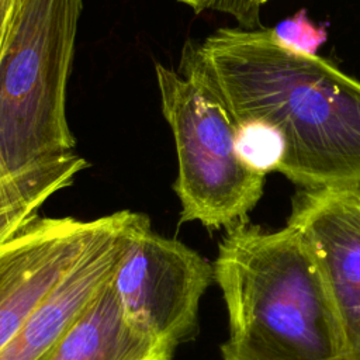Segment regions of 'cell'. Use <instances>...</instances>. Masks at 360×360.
<instances>
[{
  "instance_id": "2",
  "label": "cell",
  "mask_w": 360,
  "mask_h": 360,
  "mask_svg": "<svg viewBox=\"0 0 360 360\" xmlns=\"http://www.w3.org/2000/svg\"><path fill=\"white\" fill-rule=\"evenodd\" d=\"M214 263L228 312L221 352L259 360H340L343 342L318 263L288 224L226 228Z\"/></svg>"
},
{
  "instance_id": "4",
  "label": "cell",
  "mask_w": 360,
  "mask_h": 360,
  "mask_svg": "<svg viewBox=\"0 0 360 360\" xmlns=\"http://www.w3.org/2000/svg\"><path fill=\"white\" fill-rule=\"evenodd\" d=\"M162 112L176 145L173 184L181 222L228 228L248 219L263 195L264 177L249 169L235 148V124L218 98L195 80L155 65Z\"/></svg>"
},
{
  "instance_id": "10",
  "label": "cell",
  "mask_w": 360,
  "mask_h": 360,
  "mask_svg": "<svg viewBox=\"0 0 360 360\" xmlns=\"http://www.w3.org/2000/svg\"><path fill=\"white\" fill-rule=\"evenodd\" d=\"M87 166L86 159L73 150L53 156L45 172L30 188L0 207V245L34 218L48 198L70 186Z\"/></svg>"
},
{
  "instance_id": "7",
  "label": "cell",
  "mask_w": 360,
  "mask_h": 360,
  "mask_svg": "<svg viewBox=\"0 0 360 360\" xmlns=\"http://www.w3.org/2000/svg\"><path fill=\"white\" fill-rule=\"evenodd\" d=\"M287 224L302 235L321 270L340 328V360H360V186L301 188Z\"/></svg>"
},
{
  "instance_id": "15",
  "label": "cell",
  "mask_w": 360,
  "mask_h": 360,
  "mask_svg": "<svg viewBox=\"0 0 360 360\" xmlns=\"http://www.w3.org/2000/svg\"><path fill=\"white\" fill-rule=\"evenodd\" d=\"M21 0H0V52Z\"/></svg>"
},
{
  "instance_id": "12",
  "label": "cell",
  "mask_w": 360,
  "mask_h": 360,
  "mask_svg": "<svg viewBox=\"0 0 360 360\" xmlns=\"http://www.w3.org/2000/svg\"><path fill=\"white\" fill-rule=\"evenodd\" d=\"M270 30L281 45L311 55H316V51L328 39L326 27L315 25L305 8H300L294 15L281 20Z\"/></svg>"
},
{
  "instance_id": "17",
  "label": "cell",
  "mask_w": 360,
  "mask_h": 360,
  "mask_svg": "<svg viewBox=\"0 0 360 360\" xmlns=\"http://www.w3.org/2000/svg\"><path fill=\"white\" fill-rule=\"evenodd\" d=\"M222 360H259V359H253L245 354H239V353H229V352H221Z\"/></svg>"
},
{
  "instance_id": "16",
  "label": "cell",
  "mask_w": 360,
  "mask_h": 360,
  "mask_svg": "<svg viewBox=\"0 0 360 360\" xmlns=\"http://www.w3.org/2000/svg\"><path fill=\"white\" fill-rule=\"evenodd\" d=\"M190 8H193L195 13H201L204 10H210L211 7V0H177Z\"/></svg>"
},
{
  "instance_id": "13",
  "label": "cell",
  "mask_w": 360,
  "mask_h": 360,
  "mask_svg": "<svg viewBox=\"0 0 360 360\" xmlns=\"http://www.w3.org/2000/svg\"><path fill=\"white\" fill-rule=\"evenodd\" d=\"M212 11L231 15L240 27L255 28L260 21L262 0H212Z\"/></svg>"
},
{
  "instance_id": "5",
  "label": "cell",
  "mask_w": 360,
  "mask_h": 360,
  "mask_svg": "<svg viewBox=\"0 0 360 360\" xmlns=\"http://www.w3.org/2000/svg\"><path fill=\"white\" fill-rule=\"evenodd\" d=\"M112 283L128 322L176 349L198 332L201 298L215 283L214 263L158 233L149 217L136 212Z\"/></svg>"
},
{
  "instance_id": "6",
  "label": "cell",
  "mask_w": 360,
  "mask_h": 360,
  "mask_svg": "<svg viewBox=\"0 0 360 360\" xmlns=\"http://www.w3.org/2000/svg\"><path fill=\"white\" fill-rule=\"evenodd\" d=\"M118 212L94 219L38 214L0 245V350Z\"/></svg>"
},
{
  "instance_id": "3",
  "label": "cell",
  "mask_w": 360,
  "mask_h": 360,
  "mask_svg": "<svg viewBox=\"0 0 360 360\" xmlns=\"http://www.w3.org/2000/svg\"><path fill=\"white\" fill-rule=\"evenodd\" d=\"M83 0H21L0 52V162L15 173L72 152L66 83Z\"/></svg>"
},
{
  "instance_id": "14",
  "label": "cell",
  "mask_w": 360,
  "mask_h": 360,
  "mask_svg": "<svg viewBox=\"0 0 360 360\" xmlns=\"http://www.w3.org/2000/svg\"><path fill=\"white\" fill-rule=\"evenodd\" d=\"M39 162L41 160L15 173H8L0 162V205L13 200L28 187L38 172Z\"/></svg>"
},
{
  "instance_id": "9",
  "label": "cell",
  "mask_w": 360,
  "mask_h": 360,
  "mask_svg": "<svg viewBox=\"0 0 360 360\" xmlns=\"http://www.w3.org/2000/svg\"><path fill=\"white\" fill-rule=\"evenodd\" d=\"M112 276L83 308L48 360L173 359L174 347L143 333L128 322Z\"/></svg>"
},
{
  "instance_id": "18",
  "label": "cell",
  "mask_w": 360,
  "mask_h": 360,
  "mask_svg": "<svg viewBox=\"0 0 360 360\" xmlns=\"http://www.w3.org/2000/svg\"><path fill=\"white\" fill-rule=\"evenodd\" d=\"M269 1H270V0H262V4L264 6V4H266V3H269Z\"/></svg>"
},
{
  "instance_id": "1",
  "label": "cell",
  "mask_w": 360,
  "mask_h": 360,
  "mask_svg": "<svg viewBox=\"0 0 360 360\" xmlns=\"http://www.w3.org/2000/svg\"><path fill=\"white\" fill-rule=\"evenodd\" d=\"M177 72L211 91L233 124L259 118L284 136L278 173L304 190L360 186V80L270 28L224 27L187 41Z\"/></svg>"
},
{
  "instance_id": "11",
  "label": "cell",
  "mask_w": 360,
  "mask_h": 360,
  "mask_svg": "<svg viewBox=\"0 0 360 360\" xmlns=\"http://www.w3.org/2000/svg\"><path fill=\"white\" fill-rule=\"evenodd\" d=\"M235 148L240 160L263 176L278 172L285 155L283 134L274 125L259 118L235 124Z\"/></svg>"
},
{
  "instance_id": "8",
  "label": "cell",
  "mask_w": 360,
  "mask_h": 360,
  "mask_svg": "<svg viewBox=\"0 0 360 360\" xmlns=\"http://www.w3.org/2000/svg\"><path fill=\"white\" fill-rule=\"evenodd\" d=\"M136 212L118 211L115 222L83 253L0 350V360H48L83 308L114 274Z\"/></svg>"
}]
</instances>
